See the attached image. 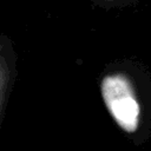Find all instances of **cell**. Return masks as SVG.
I'll list each match as a JSON object with an SVG mask.
<instances>
[{
	"label": "cell",
	"instance_id": "obj_1",
	"mask_svg": "<svg viewBox=\"0 0 151 151\" xmlns=\"http://www.w3.org/2000/svg\"><path fill=\"white\" fill-rule=\"evenodd\" d=\"M100 93L114 123L127 133L136 132L140 122V104L131 79L124 73L107 74L101 79Z\"/></svg>",
	"mask_w": 151,
	"mask_h": 151
},
{
	"label": "cell",
	"instance_id": "obj_2",
	"mask_svg": "<svg viewBox=\"0 0 151 151\" xmlns=\"http://www.w3.org/2000/svg\"><path fill=\"white\" fill-rule=\"evenodd\" d=\"M93 4L100 7H118V6H127L137 0H92Z\"/></svg>",
	"mask_w": 151,
	"mask_h": 151
},
{
	"label": "cell",
	"instance_id": "obj_3",
	"mask_svg": "<svg viewBox=\"0 0 151 151\" xmlns=\"http://www.w3.org/2000/svg\"><path fill=\"white\" fill-rule=\"evenodd\" d=\"M5 80H6V71H5L4 63L0 60V98L2 96V91H4V86H5Z\"/></svg>",
	"mask_w": 151,
	"mask_h": 151
}]
</instances>
